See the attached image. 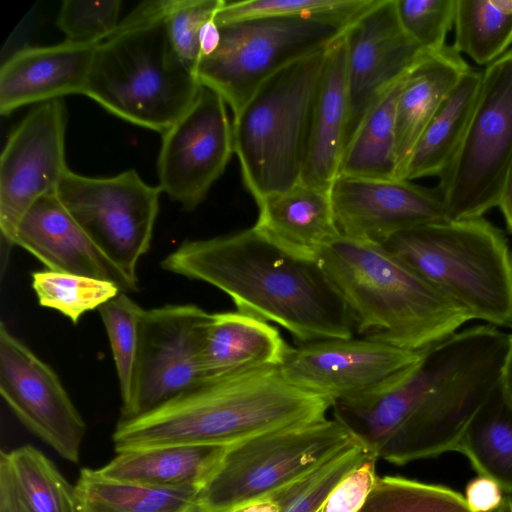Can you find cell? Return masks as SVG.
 <instances>
[{
  "instance_id": "8fae6325",
  "label": "cell",
  "mask_w": 512,
  "mask_h": 512,
  "mask_svg": "<svg viewBox=\"0 0 512 512\" xmlns=\"http://www.w3.org/2000/svg\"><path fill=\"white\" fill-rule=\"evenodd\" d=\"M160 193L134 169L107 178L68 170L56 191L84 231L136 281L138 262L150 248Z\"/></svg>"
},
{
  "instance_id": "74e56055",
  "label": "cell",
  "mask_w": 512,
  "mask_h": 512,
  "mask_svg": "<svg viewBox=\"0 0 512 512\" xmlns=\"http://www.w3.org/2000/svg\"><path fill=\"white\" fill-rule=\"evenodd\" d=\"M121 4L119 0H65L56 24L64 33L65 41L97 45L117 29Z\"/></svg>"
},
{
  "instance_id": "d4e9b609",
  "label": "cell",
  "mask_w": 512,
  "mask_h": 512,
  "mask_svg": "<svg viewBox=\"0 0 512 512\" xmlns=\"http://www.w3.org/2000/svg\"><path fill=\"white\" fill-rule=\"evenodd\" d=\"M221 445H170L117 453L96 469L103 477L150 486L202 488L227 448Z\"/></svg>"
},
{
  "instance_id": "8d00e7d4",
  "label": "cell",
  "mask_w": 512,
  "mask_h": 512,
  "mask_svg": "<svg viewBox=\"0 0 512 512\" xmlns=\"http://www.w3.org/2000/svg\"><path fill=\"white\" fill-rule=\"evenodd\" d=\"M457 0H395L404 32L425 52L436 53L445 46L454 26Z\"/></svg>"
},
{
  "instance_id": "7bdbcfd3",
  "label": "cell",
  "mask_w": 512,
  "mask_h": 512,
  "mask_svg": "<svg viewBox=\"0 0 512 512\" xmlns=\"http://www.w3.org/2000/svg\"><path fill=\"white\" fill-rule=\"evenodd\" d=\"M498 207L502 211L508 230L512 233V160L503 183Z\"/></svg>"
},
{
  "instance_id": "6da1fadb",
  "label": "cell",
  "mask_w": 512,
  "mask_h": 512,
  "mask_svg": "<svg viewBox=\"0 0 512 512\" xmlns=\"http://www.w3.org/2000/svg\"><path fill=\"white\" fill-rule=\"evenodd\" d=\"M510 337L492 325L456 332L427 349L396 385L333 404V418L377 459L395 465L455 452L499 388Z\"/></svg>"
},
{
  "instance_id": "7a4b0ae2",
  "label": "cell",
  "mask_w": 512,
  "mask_h": 512,
  "mask_svg": "<svg viewBox=\"0 0 512 512\" xmlns=\"http://www.w3.org/2000/svg\"><path fill=\"white\" fill-rule=\"evenodd\" d=\"M160 265L218 288L238 310L282 326L300 343L353 337L350 313L318 260L286 250L254 227L186 240Z\"/></svg>"
},
{
  "instance_id": "e575fe53",
  "label": "cell",
  "mask_w": 512,
  "mask_h": 512,
  "mask_svg": "<svg viewBox=\"0 0 512 512\" xmlns=\"http://www.w3.org/2000/svg\"><path fill=\"white\" fill-rule=\"evenodd\" d=\"M376 0H248L224 1L215 14L220 24L261 17L329 18L354 22Z\"/></svg>"
},
{
  "instance_id": "e0dca14e",
  "label": "cell",
  "mask_w": 512,
  "mask_h": 512,
  "mask_svg": "<svg viewBox=\"0 0 512 512\" xmlns=\"http://www.w3.org/2000/svg\"><path fill=\"white\" fill-rule=\"evenodd\" d=\"M344 38L348 102L345 149L372 106L428 53L402 29L395 0H376L347 28Z\"/></svg>"
},
{
  "instance_id": "4dcf8cb0",
  "label": "cell",
  "mask_w": 512,
  "mask_h": 512,
  "mask_svg": "<svg viewBox=\"0 0 512 512\" xmlns=\"http://www.w3.org/2000/svg\"><path fill=\"white\" fill-rule=\"evenodd\" d=\"M452 47L490 65L512 45V0H457Z\"/></svg>"
},
{
  "instance_id": "5bb4252c",
  "label": "cell",
  "mask_w": 512,
  "mask_h": 512,
  "mask_svg": "<svg viewBox=\"0 0 512 512\" xmlns=\"http://www.w3.org/2000/svg\"><path fill=\"white\" fill-rule=\"evenodd\" d=\"M226 105L217 91L201 84L191 105L162 134L158 187L185 210L202 203L234 153Z\"/></svg>"
},
{
  "instance_id": "d6a6232c",
  "label": "cell",
  "mask_w": 512,
  "mask_h": 512,
  "mask_svg": "<svg viewBox=\"0 0 512 512\" xmlns=\"http://www.w3.org/2000/svg\"><path fill=\"white\" fill-rule=\"evenodd\" d=\"M359 512H473L464 495L447 486L402 476L377 477Z\"/></svg>"
},
{
  "instance_id": "8992f818",
  "label": "cell",
  "mask_w": 512,
  "mask_h": 512,
  "mask_svg": "<svg viewBox=\"0 0 512 512\" xmlns=\"http://www.w3.org/2000/svg\"><path fill=\"white\" fill-rule=\"evenodd\" d=\"M165 16L125 17L94 51L83 95L110 113L163 134L201 86L175 52Z\"/></svg>"
},
{
  "instance_id": "d590c367",
  "label": "cell",
  "mask_w": 512,
  "mask_h": 512,
  "mask_svg": "<svg viewBox=\"0 0 512 512\" xmlns=\"http://www.w3.org/2000/svg\"><path fill=\"white\" fill-rule=\"evenodd\" d=\"M369 453L356 440L308 476L295 482L282 512H318L333 488Z\"/></svg>"
},
{
  "instance_id": "52a82bcc",
  "label": "cell",
  "mask_w": 512,
  "mask_h": 512,
  "mask_svg": "<svg viewBox=\"0 0 512 512\" xmlns=\"http://www.w3.org/2000/svg\"><path fill=\"white\" fill-rule=\"evenodd\" d=\"M325 52L268 78L233 115V149L256 204L300 181Z\"/></svg>"
},
{
  "instance_id": "ba28073f",
  "label": "cell",
  "mask_w": 512,
  "mask_h": 512,
  "mask_svg": "<svg viewBox=\"0 0 512 512\" xmlns=\"http://www.w3.org/2000/svg\"><path fill=\"white\" fill-rule=\"evenodd\" d=\"M352 23L261 17L220 24L218 46L200 59L195 73L235 115L268 78L298 60L327 51Z\"/></svg>"
},
{
  "instance_id": "7c38bea8",
  "label": "cell",
  "mask_w": 512,
  "mask_h": 512,
  "mask_svg": "<svg viewBox=\"0 0 512 512\" xmlns=\"http://www.w3.org/2000/svg\"><path fill=\"white\" fill-rule=\"evenodd\" d=\"M425 351L361 337L325 339L290 346L279 369L289 383L333 405L368 398L396 385Z\"/></svg>"
},
{
  "instance_id": "603a6c76",
  "label": "cell",
  "mask_w": 512,
  "mask_h": 512,
  "mask_svg": "<svg viewBox=\"0 0 512 512\" xmlns=\"http://www.w3.org/2000/svg\"><path fill=\"white\" fill-rule=\"evenodd\" d=\"M289 348L266 320L240 310L214 313L204 336L201 370L207 380L279 367Z\"/></svg>"
},
{
  "instance_id": "83f0119b",
  "label": "cell",
  "mask_w": 512,
  "mask_h": 512,
  "mask_svg": "<svg viewBox=\"0 0 512 512\" xmlns=\"http://www.w3.org/2000/svg\"><path fill=\"white\" fill-rule=\"evenodd\" d=\"M74 488L76 512H201L198 487L142 485L82 468Z\"/></svg>"
},
{
  "instance_id": "d6986e66",
  "label": "cell",
  "mask_w": 512,
  "mask_h": 512,
  "mask_svg": "<svg viewBox=\"0 0 512 512\" xmlns=\"http://www.w3.org/2000/svg\"><path fill=\"white\" fill-rule=\"evenodd\" d=\"M47 270L109 281L121 292L138 291L130 278L77 223L55 194L36 200L21 218L13 239Z\"/></svg>"
},
{
  "instance_id": "484cf974",
  "label": "cell",
  "mask_w": 512,
  "mask_h": 512,
  "mask_svg": "<svg viewBox=\"0 0 512 512\" xmlns=\"http://www.w3.org/2000/svg\"><path fill=\"white\" fill-rule=\"evenodd\" d=\"M0 512H76L74 485L32 445L2 450Z\"/></svg>"
},
{
  "instance_id": "2e32d148",
  "label": "cell",
  "mask_w": 512,
  "mask_h": 512,
  "mask_svg": "<svg viewBox=\"0 0 512 512\" xmlns=\"http://www.w3.org/2000/svg\"><path fill=\"white\" fill-rule=\"evenodd\" d=\"M65 128L63 102H43L27 113L4 146L0 159V230L10 246L29 207L40 197L55 194L69 170Z\"/></svg>"
},
{
  "instance_id": "f546056e",
  "label": "cell",
  "mask_w": 512,
  "mask_h": 512,
  "mask_svg": "<svg viewBox=\"0 0 512 512\" xmlns=\"http://www.w3.org/2000/svg\"><path fill=\"white\" fill-rule=\"evenodd\" d=\"M455 452L463 454L480 475L495 480L512 495V407L500 389L474 416Z\"/></svg>"
},
{
  "instance_id": "44dd1931",
  "label": "cell",
  "mask_w": 512,
  "mask_h": 512,
  "mask_svg": "<svg viewBox=\"0 0 512 512\" xmlns=\"http://www.w3.org/2000/svg\"><path fill=\"white\" fill-rule=\"evenodd\" d=\"M258 232L286 250L317 260L320 252L341 236L330 190L299 181L291 188L257 203Z\"/></svg>"
},
{
  "instance_id": "ac0fdd59",
  "label": "cell",
  "mask_w": 512,
  "mask_h": 512,
  "mask_svg": "<svg viewBox=\"0 0 512 512\" xmlns=\"http://www.w3.org/2000/svg\"><path fill=\"white\" fill-rule=\"evenodd\" d=\"M341 236L381 245L393 234L447 220L437 187L404 179L337 176L330 188Z\"/></svg>"
},
{
  "instance_id": "4316f807",
  "label": "cell",
  "mask_w": 512,
  "mask_h": 512,
  "mask_svg": "<svg viewBox=\"0 0 512 512\" xmlns=\"http://www.w3.org/2000/svg\"><path fill=\"white\" fill-rule=\"evenodd\" d=\"M482 81L470 67L441 103L418 138L401 178L412 181L439 176L455 155L469 124Z\"/></svg>"
},
{
  "instance_id": "60d3db41",
  "label": "cell",
  "mask_w": 512,
  "mask_h": 512,
  "mask_svg": "<svg viewBox=\"0 0 512 512\" xmlns=\"http://www.w3.org/2000/svg\"><path fill=\"white\" fill-rule=\"evenodd\" d=\"M464 498L473 512H494L503 504L505 493L495 480L478 474L467 483Z\"/></svg>"
},
{
  "instance_id": "4fadbf2b",
  "label": "cell",
  "mask_w": 512,
  "mask_h": 512,
  "mask_svg": "<svg viewBox=\"0 0 512 512\" xmlns=\"http://www.w3.org/2000/svg\"><path fill=\"white\" fill-rule=\"evenodd\" d=\"M211 315L193 304L144 310L136 388L120 419L145 414L205 380L201 351Z\"/></svg>"
},
{
  "instance_id": "30bf717a",
  "label": "cell",
  "mask_w": 512,
  "mask_h": 512,
  "mask_svg": "<svg viewBox=\"0 0 512 512\" xmlns=\"http://www.w3.org/2000/svg\"><path fill=\"white\" fill-rule=\"evenodd\" d=\"M512 160V49L482 70L463 139L436 186L447 220L480 218L498 206Z\"/></svg>"
},
{
  "instance_id": "ee69618b",
  "label": "cell",
  "mask_w": 512,
  "mask_h": 512,
  "mask_svg": "<svg viewBox=\"0 0 512 512\" xmlns=\"http://www.w3.org/2000/svg\"><path fill=\"white\" fill-rule=\"evenodd\" d=\"M499 389L504 401L512 407V335L501 370Z\"/></svg>"
},
{
  "instance_id": "5b68a950",
  "label": "cell",
  "mask_w": 512,
  "mask_h": 512,
  "mask_svg": "<svg viewBox=\"0 0 512 512\" xmlns=\"http://www.w3.org/2000/svg\"><path fill=\"white\" fill-rule=\"evenodd\" d=\"M380 246L472 319L512 328V252L483 217L415 226Z\"/></svg>"
},
{
  "instance_id": "7402d4cb",
  "label": "cell",
  "mask_w": 512,
  "mask_h": 512,
  "mask_svg": "<svg viewBox=\"0 0 512 512\" xmlns=\"http://www.w3.org/2000/svg\"><path fill=\"white\" fill-rule=\"evenodd\" d=\"M344 34L326 51L315 95L300 181L330 190L338 175L347 124Z\"/></svg>"
},
{
  "instance_id": "ab89813d",
  "label": "cell",
  "mask_w": 512,
  "mask_h": 512,
  "mask_svg": "<svg viewBox=\"0 0 512 512\" xmlns=\"http://www.w3.org/2000/svg\"><path fill=\"white\" fill-rule=\"evenodd\" d=\"M377 457L369 455L329 493L318 512H359L377 479Z\"/></svg>"
},
{
  "instance_id": "f35d334b",
  "label": "cell",
  "mask_w": 512,
  "mask_h": 512,
  "mask_svg": "<svg viewBox=\"0 0 512 512\" xmlns=\"http://www.w3.org/2000/svg\"><path fill=\"white\" fill-rule=\"evenodd\" d=\"M224 0H172L165 16L170 42L182 62L194 73L201 58L204 26ZM196 74V73H195Z\"/></svg>"
},
{
  "instance_id": "f6af8a7d",
  "label": "cell",
  "mask_w": 512,
  "mask_h": 512,
  "mask_svg": "<svg viewBox=\"0 0 512 512\" xmlns=\"http://www.w3.org/2000/svg\"><path fill=\"white\" fill-rule=\"evenodd\" d=\"M494 512H512V496L505 494V499L503 504L499 509Z\"/></svg>"
},
{
  "instance_id": "1f68e13d",
  "label": "cell",
  "mask_w": 512,
  "mask_h": 512,
  "mask_svg": "<svg viewBox=\"0 0 512 512\" xmlns=\"http://www.w3.org/2000/svg\"><path fill=\"white\" fill-rule=\"evenodd\" d=\"M144 310L125 292H119L98 309L116 367L120 413L131 404L136 388Z\"/></svg>"
},
{
  "instance_id": "ffe728a7",
  "label": "cell",
  "mask_w": 512,
  "mask_h": 512,
  "mask_svg": "<svg viewBox=\"0 0 512 512\" xmlns=\"http://www.w3.org/2000/svg\"><path fill=\"white\" fill-rule=\"evenodd\" d=\"M97 45L64 41L13 53L0 69L1 115L28 104L82 94Z\"/></svg>"
},
{
  "instance_id": "277c9868",
  "label": "cell",
  "mask_w": 512,
  "mask_h": 512,
  "mask_svg": "<svg viewBox=\"0 0 512 512\" xmlns=\"http://www.w3.org/2000/svg\"><path fill=\"white\" fill-rule=\"evenodd\" d=\"M317 260L361 338L424 351L472 320L380 245L340 236Z\"/></svg>"
},
{
  "instance_id": "9c48e42d",
  "label": "cell",
  "mask_w": 512,
  "mask_h": 512,
  "mask_svg": "<svg viewBox=\"0 0 512 512\" xmlns=\"http://www.w3.org/2000/svg\"><path fill=\"white\" fill-rule=\"evenodd\" d=\"M355 439L336 419L265 433L231 445L200 489L201 512H229L308 476Z\"/></svg>"
},
{
  "instance_id": "836d02e7",
  "label": "cell",
  "mask_w": 512,
  "mask_h": 512,
  "mask_svg": "<svg viewBox=\"0 0 512 512\" xmlns=\"http://www.w3.org/2000/svg\"><path fill=\"white\" fill-rule=\"evenodd\" d=\"M32 288L39 305L59 311L73 324L121 292L109 281L51 270L34 272Z\"/></svg>"
},
{
  "instance_id": "f1b7e54d",
  "label": "cell",
  "mask_w": 512,
  "mask_h": 512,
  "mask_svg": "<svg viewBox=\"0 0 512 512\" xmlns=\"http://www.w3.org/2000/svg\"><path fill=\"white\" fill-rule=\"evenodd\" d=\"M405 76L368 111L344 149L337 176L397 178L395 113Z\"/></svg>"
},
{
  "instance_id": "cb8c5ba5",
  "label": "cell",
  "mask_w": 512,
  "mask_h": 512,
  "mask_svg": "<svg viewBox=\"0 0 512 512\" xmlns=\"http://www.w3.org/2000/svg\"><path fill=\"white\" fill-rule=\"evenodd\" d=\"M469 68L461 54L446 45L426 54L405 76L395 113L398 179L422 131Z\"/></svg>"
},
{
  "instance_id": "3957f363",
  "label": "cell",
  "mask_w": 512,
  "mask_h": 512,
  "mask_svg": "<svg viewBox=\"0 0 512 512\" xmlns=\"http://www.w3.org/2000/svg\"><path fill=\"white\" fill-rule=\"evenodd\" d=\"M331 403L289 383L279 367L207 379L153 410L119 419L116 453L170 445L231 446L326 418Z\"/></svg>"
},
{
  "instance_id": "b9f144b4",
  "label": "cell",
  "mask_w": 512,
  "mask_h": 512,
  "mask_svg": "<svg viewBox=\"0 0 512 512\" xmlns=\"http://www.w3.org/2000/svg\"><path fill=\"white\" fill-rule=\"evenodd\" d=\"M293 484L271 495L241 505L229 512H282Z\"/></svg>"
},
{
  "instance_id": "9a60e30c",
  "label": "cell",
  "mask_w": 512,
  "mask_h": 512,
  "mask_svg": "<svg viewBox=\"0 0 512 512\" xmlns=\"http://www.w3.org/2000/svg\"><path fill=\"white\" fill-rule=\"evenodd\" d=\"M0 393L18 420L63 459L78 463L87 425L57 373L0 325Z\"/></svg>"
}]
</instances>
